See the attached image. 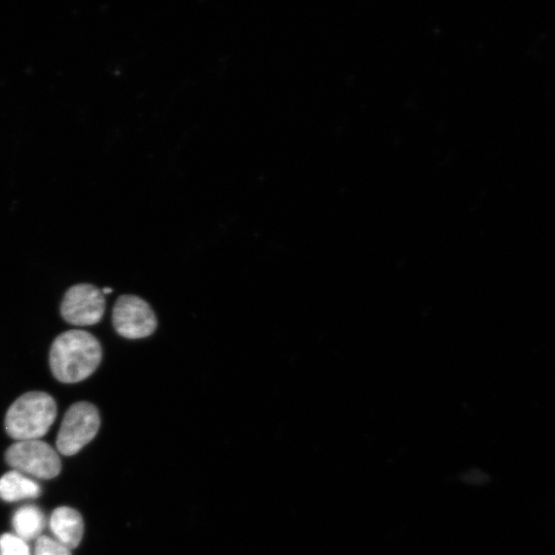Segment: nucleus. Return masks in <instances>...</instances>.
<instances>
[{
	"mask_svg": "<svg viewBox=\"0 0 555 555\" xmlns=\"http://www.w3.org/2000/svg\"><path fill=\"white\" fill-rule=\"evenodd\" d=\"M101 360L99 341L85 330L63 332L55 339L50 351L52 374L63 384H77L88 379Z\"/></svg>",
	"mask_w": 555,
	"mask_h": 555,
	"instance_id": "nucleus-1",
	"label": "nucleus"
},
{
	"mask_svg": "<svg viewBox=\"0 0 555 555\" xmlns=\"http://www.w3.org/2000/svg\"><path fill=\"white\" fill-rule=\"evenodd\" d=\"M56 418L55 399L46 392L32 391L11 405L5 427L9 436L17 441L37 440L49 432Z\"/></svg>",
	"mask_w": 555,
	"mask_h": 555,
	"instance_id": "nucleus-2",
	"label": "nucleus"
},
{
	"mask_svg": "<svg viewBox=\"0 0 555 555\" xmlns=\"http://www.w3.org/2000/svg\"><path fill=\"white\" fill-rule=\"evenodd\" d=\"M100 423V415L94 404L86 401L72 404L62 420L57 436L59 453L64 456L78 454L96 437Z\"/></svg>",
	"mask_w": 555,
	"mask_h": 555,
	"instance_id": "nucleus-3",
	"label": "nucleus"
},
{
	"mask_svg": "<svg viewBox=\"0 0 555 555\" xmlns=\"http://www.w3.org/2000/svg\"><path fill=\"white\" fill-rule=\"evenodd\" d=\"M7 463L21 473L52 479L61 472L62 464L58 453L45 441H17L6 453Z\"/></svg>",
	"mask_w": 555,
	"mask_h": 555,
	"instance_id": "nucleus-4",
	"label": "nucleus"
},
{
	"mask_svg": "<svg viewBox=\"0 0 555 555\" xmlns=\"http://www.w3.org/2000/svg\"><path fill=\"white\" fill-rule=\"evenodd\" d=\"M113 324L118 335L129 340L148 338L158 326L152 307L136 295L120 296L114 307Z\"/></svg>",
	"mask_w": 555,
	"mask_h": 555,
	"instance_id": "nucleus-5",
	"label": "nucleus"
},
{
	"mask_svg": "<svg viewBox=\"0 0 555 555\" xmlns=\"http://www.w3.org/2000/svg\"><path fill=\"white\" fill-rule=\"evenodd\" d=\"M106 308L102 290L91 284L70 287L61 304L63 319L76 326H91L99 323Z\"/></svg>",
	"mask_w": 555,
	"mask_h": 555,
	"instance_id": "nucleus-6",
	"label": "nucleus"
},
{
	"mask_svg": "<svg viewBox=\"0 0 555 555\" xmlns=\"http://www.w3.org/2000/svg\"><path fill=\"white\" fill-rule=\"evenodd\" d=\"M50 528L56 540L68 549L77 548L84 536V521L81 513L70 507H59L54 510L50 520Z\"/></svg>",
	"mask_w": 555,
	"mask_h": 555,
	"instance_id": "nucleus-7",
	"label": "nucleus"
},
{
	"mask_svg": "<svg viewBox=\"0 0 555 555\" xmlns=\"http://www.w3.org/2000/svg\"><path fill=\"white\" fill-rule=\"evenodd\" d=\"M41 495L40 485L19 471H10L0 478V498L4 501L35 499Z\"/></svg>",
	"mask_w": 555,
	"mask_h": 555,
	"instance_id": "nucleus-8",
	"label": "nucleus"
},
{
	"mask_svg": "<svg viewBox=\"0 0 555 555\" xmlns=\"http://www.w3.org/2000/svg\"><path fill=\"white\" fill-rule=\"evenodd\" d=\"M12 524L16 535L29 541L41 537L46 526V517L40 508L27 505L15 512Z\"/></svg>",
	"mask_w": 555,
	"mask_h": 555,
	"instance_id": "nucleus-9",
	"label": "nucleus"
},
{
	"mask_svg": "<svg viewBox=\"0 0 555 555\" xmlns=\"http://www.w3.org/2000/svg\"><path fill=\"white\" fill-rule=\"evenodd\" d=\"M0 555H31L25 540L14 534L0 537Z\"/></svg>",
	"mask_w": 555,
	"mask_h": 555,
	"instance_id": "nucleus-10",
	"label": "nucleus"
},
{
	"mask_svg": "<svg viewBox=\"0 0 555 555\" xmlns=\"http://www.w3.org/2000/svg\"><path fill=\"white\" fill-rule=\"evenodd\" d=\"M34 555H72L70 549L48 536L36 539Z\"/></svg>",
	"mask_w": 555,
	"mask_h": 555,
	"instance_id": "nucleus-11",
	"label": "nucleus"
},
{
	"mask_svg": "<svg viewBox=\"0 0 555 555\" xmlns=\"http://www.w3.org/2000/svg\"><path fill=\"white\" fill-rule=\"evenodd\" d=\"M102 292H103L104 295L109 294V293L113 292V288L106 287V288L102 289Z\"/></svg>",
	"mask_w": 555,
	"mask_h": 555,
	"instance_id": "nucleus-12",
	"label": "nucleus"
}]
</instances>
